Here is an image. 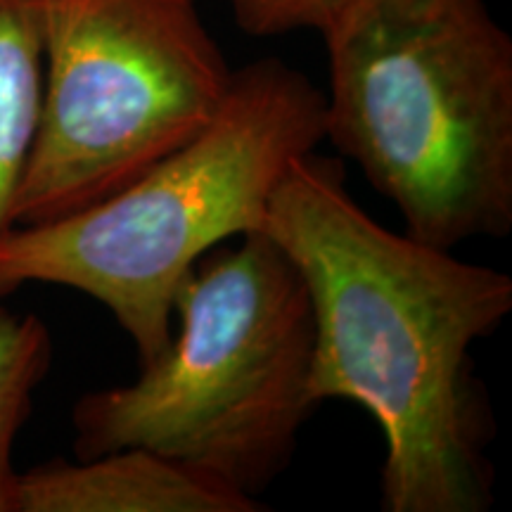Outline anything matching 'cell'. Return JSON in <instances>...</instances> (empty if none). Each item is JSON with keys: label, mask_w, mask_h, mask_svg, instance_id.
I'll list each match as a JSON object with an SVG mask.
<instances>
[{"label": "cell", "mask_w": 512, "mask_h": 512, "mask_svg": "<svg viewBox=\"0 0 512 512\" xmlns=\"http://www.w3.org/2000/svg\"><path fill=\"white\" fill-rule=\"evenodd\" d=\"M264 233L313 313L311 399L351 401L384 437V512H486L496 422L472 349L512 311V278L363 211L316 150L273 192Z\"/></svg>", "instance_id": "6da1fadb"}, {"label": "cell", "mask_w": 512, "mask_h": 512, "mask_svg": "<svg viewBox=\"0 0 512 512\" xmlns=\"http://www.w3.org/2000/svg\"><path fill=\"white\" fill-rule=\"evenodd\" d=\"M325 138L441 249L512 230V41L486 0H349L320 31Z\"/></svg>", "instance_id": "7a4b0ae2"}, {"label": "cell", "mask_w": 512, "mask_h": 512, "mask_svg": "<svg viewBox=\"0 0 512 512\" xmlns=\"http://www.w3.org/2000/svg\"><path fill=\"white\" fill-rule=\"evenodd\" d=\"M323 140V91L283 60L249 62L197 136L114 195L10 228L0 238V299L27 283L86 294L147 366L169 347L176 294L197 261L264 228L290 166Z\"/></svg>", "instance_id": "3957f363"}, {"label": "cell", "mask_w": 512, "mask_h": 512, "mask_svg": "<svg viewBox=\"0 0 512 512\" xmlns=\"http://www.w3.org/2000/svg\"><path fill=\"white\" fill-rule=\"evenodd\" d=\"M174 318L169 347L136 380L76 401V458L150 448L259 501L318 408L302 275L278 242L252 230L197 261Z\"/></svg>", "instance_id": "277c9868"}, {"label": "cell", "mask_w": 512, "mask_h": 512, "mask_svg": "<svg viewBox=\"0 0 512 512\" xmlns=\"http://www.w3.org/2000/svg\"><path fill=\"white\" fill-rule=\"evenodd\" d=\"M43 98L12 223L91 207L188 143L233 69L197 0H34Z\"/></svg>", "instance_id": "5b68a950"}, {"label": "cell", "mask_w": 512, "mask_h": 512, "mask_svg": "<svg viewBox=\"0 0 512 512\" xmlns=\"http://www.w3.org/2000/svg\"><path fill=\"white\" fill-rule=\"evenodd\" d=\"M221 479L128 446L93 458L50 460L19 472L17 512H256Z\"/></svg>", "instance_id": "8992f818"}, {"label": "cell", "mask_w": 512, "mask_h": 512, "mask_svg": "<svg viewBox=\"0 0 512 512\" xmlns=\"http://www.w3.org/2000/svg\"><path fill=\"white\" fill-rule=\"evenodd\" d=\"M43 98V53L34 0H0V238L34 147Z\"/></svg>", "instance_id": "52a82bcc"}, {"label": "cell", "mask_w": 512, "mask_h": 512, "mask_svg": "<svg viewBox=\"0 0 512 512\" xmlns=\"http://www.w3.org/2000/svg\"><path fill=\"white\" fill-rule=\"evenodd\" d=\"M53 337L34 313H17L0 299V512H17L15 444L50 373Z\"/></svg>", "instance_id": "ba28073f"}, {"label": "cell", "mask_w": 512, "mask_h": 512, "mask_svg": "<svg viewBox=\"0 0 512 512\" xmlns=\"http://www.w3.org/2000/svg\"><path fill=\"white\" fill-rule=\"evenodd\" d=\"M349 0H228L235 22L252 36L323 31Z\"/></svg>", "instance_id": "9c48e42d"}]
</instances>
